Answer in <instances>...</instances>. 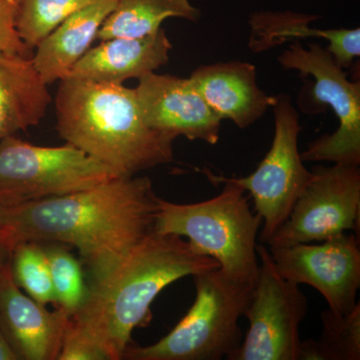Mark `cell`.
Wrapping results in <instances>:
<instances>
[{"instance_id": "obj_1", "label": "cell", "mask_w": 360, "mask_h": 360, "mask_svg": "<svg viewBox=\"0 0 360 360\" xmlns=\"http://www.w3.org/2000/svg\"><path fill=\"white\" fill-rule=\"evenodd\" d=\"M158 198L148 177L118 176L65 195L0 206V233L9 253L30 241L73 246L89 281L155 231Z\"/></svg>"}, {"instance_id": "obj_2", "label": "cell", "mask_w": 360, "mask_h": 360, "mask_svg": "<svg viewBox=\"0 0 360 360\" xmlns=\"http://www.w3.org/2000/svg\"><path fill=\"white\" fill-rule=\"evenodd\" d=\"M219 269L181 236L151 231L110 271L87 283L73 321L103 347L110 360L123 359L132 331L148 326L151 303L174 281Z\"/></svg>"}, {"instance_id": "obj_3", "label": "cell", "mask_w": 360, "mask_h": 360, "mask_svg": "<svg viewBox=\"0 0 360 360\" xmlns=\"http://www.w3.org/2000/svg\"><path fill=\"white\" fill-rule=\"evenodd\" d=\"M56 130L66 143L120 176L174 161L172 135L144 122L134 89L65 78L56 96Z\"/></svg>"}, {"instance_id": "obj_4", "label": "cell", "mask_w": 360, "mask_h": 360, "mask_svg": "<svg viewBox=\"0 0 360 360\" xmlns=\"http://www.w3.org/2000/svg\"><path fill=\"white\" fill-rule=\"evenodd\" d=\"M213 184H224L221 193L202 202L179 205L158 198L155 231L186 238L195 252L217 260L225 276L253 286L262 219L251 210L243 187L227 180Z\"/></svg>"}, {"instance_id": "obj_5", "label": "cell", "mask_w": 360, "mask_h": 360, "mask_svg": "<svg viewBox=\"0 0 360 360\" xmlns=\"http://www.w3.org/2000/svg\"><path fill=\"white\" fill-rule=\"evenodd\" d=\"M196 297L172 331L148 347L129 345V360H219L231 356L243 342L239 319L253 286L238 283L219 269L193 276Z\"/></svg>"}, {"instance_id": "obj_6", "label": "cell", "mask_w": 360, "mask_h": 360, "mask_svg": "<svg viewBox=\"0 0 360 360\" xmlns=\"http://www.w3.org/2000/svg\"><path fill=\"white\" fill-rule=\"evenodd\" d=\"M118 176L112 168L68 143L47 148L16 135L0 141V206L65 195Z\"/></svg>"}, {"instance_id": "obj_7", "label": "cell", "mask_w": 360, "mask_h": 360, "mask_svg": "<svg viewBox=\"0 0 360 360\" xmlns=\"http://www.w3.org/2000/svg\"><path fill=\"white\" fill-rule=\"evenodd\" d=\"M283 70L298 71L314 77L302 94L309 96L304 112L315 113L319 106H330L340 127L333 134L315 139L300 153L303 161H331L341 165H360V82H350L328 49L319 44L304 49L300 40L277 58Z\"/></svg>"}, {"instance_id": "obj_8", "label": "cell", "mask_w": 360, "mask_h": 360, "mask_svg": "<svg viewBox=\"0 0 360 360\" xmlns=\"http://www.w3.org/2000/svg\"><path fill=\"white\" fill-rule=\"evenodd\" d=\"M274 136L269 153L253 174L245 177H224L208 169L202 174L212 182L227 180L243 187L252 196L255 212L262 219L260 241L266 245L290 217L312 177L298 150L302 132L300 115L288 94L276 96L274 106Z\"/></svg>"}, {"instance_id": "obj_9", "label": "cell", "mask_w": 360, "mask_h": 360, "mask_svg": "<svg viewBox=\"0 0 360 360\" xmlns=\"http://www.w3.org/2000/svg\"><path fill=\"white\" fill-rule=\"evenodd\" d=\"M260 264L245 314L250 328L229 360H300V326L309 300L300 284L283 278L264 243L257 245Z\"/></svg>"}, {"instance_id": "obj_10", "label": "cell", "mask_w": 360, "mask_h": 360, "mask_svg": "<svg viewBox=\"0 0 360 360\" xmlns=\"http://www.w3.org/2000/svg\"><path fill=\"white\" fill-rule=\"evenodd\" d=\"M290 217L267 241L281 248L323 241L348 231H359V165H317Z\"/></svg>"}, {"instance_id": "obj_11", "label": "cell", "mask_w": 360, "mask_h": 360, "mask_svg": "<svg viewBox=\"0 0 360 360\" xmlns=\"http://www.w3.org/2000/svg\"><path fill=\"white\" fill-rule=\"evenodd\" d=\"M319 243L269 246V250L283 278L312 286L326 298L329 309L336 314H349L359 303V238L343 232Z\"/></svg>"}, {"instance_id": "obj_12", "label": "cell", "mask_w": 360, "mask_h": 360, "mask_svg": "<svg viewBox=\"0 0 360 360\" xmlns=\"http://www.w3.org/2000/svg\"><path fill=\"white\" fill-rule=\"evenodd\" d=\"M144 122L150 129L189 141L217 144L221 120L208 108L191 78L149 73L135 87Z\"/></svg>"}, {"instance_id": "obj_13", "label": "cell", "mask_w": 360, "mask_h": 360, "mask_svg": "<svg viewBox=\"0 0 360 360\" xmlns=\"http://www.w3.org/2000/svg\"><path fill=\"white\" fill-rule=\"evenodd\" d=\"M70 317L25 295L14 281L9 259L0 266V330L20 360H58Z\"/></svg>"}, {"instance_id": "obj_14", "label": "cell", "mask_w": 360, "mask_h": 360, "mask_svg": "<svg viewBox=\"0 0 360 360\" xmlns=\"http://www.w3.org/2000/svg\"><path fill=\"white\" fill-rule=\"evenodd\" d=\"M73 66L66 78L123 84L155 72L169 61L172 44L165 28L141 37L103 40Z\"/></svg>"}, {"instance_id": "obj_15", "label": "cell", "mask_w": 360, "mask_h": 360, "mask_svg": "<svg viewBox=\"0 0 360 360\" xmlns=\"http://www.w3.org/2000/svg\"><path fill=\"white\" fill-rule=\"evenodd\" d=\"M189 78L217 117L231 120L241 129L257 122L276 103V96L258 87L257 70L251 63L201 65Z\"/></svg>"}, {"instance_id": "obj_16", "label": "cell", "mask_w": 360, "mask_h": 360, "mask_svg": "<svg viewBox=\"0 0 360 360\" xmlns=\"http://www.w3.org/2000/svg\"><path fill=\"white\" fill-rule=\"evenodd\" d=\"M117 0H96L68 16L33 51L32 63L47 85L68 77L96 41Z\"/></svg>"}, {"instance_id": "obj_17", "label": "cell", "mask_w": 360, "mask_h": 360, "mask_svg": "<svg viewBox=\"0 0 360 360\" xmlns=\"http://www.w3.org/2000/svg\"><path fill=\"white\" fill-rule=\"evenodd\" d=\"M32 56L0 49V141L41 122L52 97Z\"/></svg>"}, {"instance_id": "obj_18", "label": "cell", "mask_w": 360, "mask_h": 360, "mask_svg": "<svg viewBox=\"0 0 360 360\" xmlns=\"http://www.w3.org/2000/svg\"><path fill=\"white\" fill-rule=\"evenodd\" d=\"M312 14L292 11H259L250 16L248 46L252 52H264L285 44L307 39L328 41L329 53L341 68H349L360 56V28L315 30L309 25L319 20Z\"/></svg>"}, {"instance_id": "obj_19", "label": "cell", "mask_w": 360, "mask_h": 360, "mask_svg": "<svg viewBox=\"0 0 360 360\" xmlns=\"http://www.w3.org/2000/svg\"><path fill=\"white\" fill-rule=\"evenodd\" d=\"M201 13L189 0H117L112 13L99 30L96 40L141 37L153 34L168 18L196 22Z\"/></svg>"}, {"instance_id": "obj_20", "label": "cell", "mask_w": 360, "mask_h": 360, "mask_svg": "<svg viewBox=\"0 0 360 360\" xmlns=\"http://www.w3.org/2000/svg\"><path fill=\"white\" fill-rule=\"evenodd\" d=\"M317 340L300 342V360H359L360 303L347 314L324 310Z\"/></svg>"}, {"instance_id": "obj_21", "label": "cell", "mask_w": 360, "mask_h": 360, "mask_svg": "<svg viewBox=\"0 0 360 360\" xmlns=\"http://www.w3.org/2000/svg\"><path fill=\"white\" fill-rule=\"evenodd\" d=\"M94 1L96 0H20L16 32L21 41L33 51L68 16Z\"/></svg>"}, {"instance_id": "obj_22", "label": "cell", "mask_w": 360, "mask_h": 360, "mask_svg": "<svg viewBox=\"0 0 360 360\" xmlns=\"http://www.w3.org/2000/svg\"><path fill=\"white\" fill-rule=\"evenodd\" d=\"M41 243L49 262L54 305L68 317L73 316L84 304L87 293L82 262L68 250L66 245L56 243Z\"/></svg>"}, {"instance_id": "obj_23", "label": "cell", "mask_w": 360, "mask_h": 360, "mask_svg": "<svg viewBox=\"0 0 360 360\" xmlns=\"http://www.w3.org/2000/svg\"><path fill=\"white\" fill-rule=\"evenodd\" d=\"M9 264L14 281L28 296L44 305L56 303L51 269L41 243L30 241L16 245Z\"/></svg>"}, {"instance_id": "obj_24", "label": "cell", "mask_w": 360, "mask_h": 360, "mask_svg": "<svg viewBox=\"0 0 360 360\" xmlns=\"http://www.w3.org/2000/svg\"><path fill=\"white\" fill-rule=\"evenodd\" d=\"M58 360H110L103 347L72 319H68Z\"/></svg>"}, {"instance_id": "obj_25", "label": "cell", "mask_w": 360, "mask_h": 360, "mask_svg": "<svg viewBox=\"0 0 360 360\" xmlns=\"http://www.w3.org/2000/svg\"><path fill=\"white\" fill-rule=\"evenodd\" d=\"M20 0H0V49L21 56H32L21 41L15 28L16 11Z\"/></svg>"}, {"instance_id": "obj_26", "label": "cell", "mask_w": 360, "mask_h": 360, "mask_svg": "<svg viewBox=\"0 0 360 360\" xmlns=\"http://www.w3.org/2000/svg\"><path fill=\"white\" fill-rule=\"evenodd\" d=\"M0 360H20L1 330H0Z\"/></svg>"}, {"instance_id": "obj_27", "label": "cell", "mask_w": 360, "mask_h": 360, "mask_svg": "<svg viewBox=\"0 0 360 360\" xmlns=\"http://www.w3.org/2000/svg\"><path fill=\"white\" fill-rule=\"evenodd\" d=\"M9 257H11V253L6 250L4 240H2L1 233H0V262H6Z\"/></svg>"}, {"instance_id": "obj_28", "label": "cell", "mask_w": 360, "mask_h": 360, "mask_svg": "<svg viewBox=\"0 0 360 360\" xmlns=\"http://www.w3.org/2000/svg\"><path fill=\"white\" fill-rule=\"evenodd\" d=\"M4 262H0V266H1V264H4Z\"/></svg>"}]
</instances>
